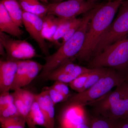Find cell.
<instances>
[{
    "mask_svg": "<svg viewBox=\"0 0 128 128\" xmlns=\"http://www.w3.org/2000/svg\"><path fill=\"white\" fill-rule=\"evenodd\" d=\"M39 0L43 2H45V3H48V0Z\"/></svg>",
    "mask_w": 128,
    "mask_h": 128,
    "instance_id": "cell-34",
    "label": "cell"
},
{
    "mask_svg": "<svg viewBox=\"0 0 128 128\" xmlns=\"http://www.w3.org/2000/svg\"><path fill=\"white\" fill-rule=\"evenodd\" d=\"M66 84L60 82L56 81L55 83L50 87L69 98L71 96L70 89Z\"/></svg>",
    "mask_w": 128,
    "mask_h": 128,
    "instance_id": "cell-29",
    "label": "cell"
},
{
    "mask_svg": "<svg viewBox=\"0 0 128 128\" xmlns=\"http://www.w3.org/2000/svg\"><path fill=\"white\" fill-rule=\"evenodd\" d=\"M66 0H51V3H56V2H58L64 1ZM85 0L89 1L92 2H96V0Z\"/></svg>",
    "mask_w": 128,
    "mask_h": 128,
    "instance_id": "cell-33",
    "label": "cell"
},
{
    "mask_svg": "<svg viewBox=\"0 0 128 128\" xmlns=\"http://www.w3.org/2000/svg\"><path fill=\"white\" fill-rule=\"evenodd\" d=\"M126 78H127V80H128V74H127V76H126Z\"/></svg>",
    "mask_w": 128,
    "mask_h": 128,
    "instance_id": "cell-36",
    "label": "cell"
},
{
    "mask_svg": "<svg viewBox=\"0 0 128 128\" xmlns=\"http://www.w3.org/2000/svg\"><path fill=\"white\" fill-rule=\"evenodd\" d=\"M35 99L39 104L44 120L45 128H54V105L45 90L38 94H35Z\"/></svg>",
    "mask_w": 128,
    "mask_h": 128,
    "instance_id": "cell-12",
    "label": "cell"
},
{
    "mask_svg": "<svg viewBox=\"0 0 128 128\" xmlns=\"http://www.w3.org/2000/svg\"><path fill=\"white\" fill-rule=\"evenodd\" d=\"M121 128H128V118L124 119L123 123Z\"/></svg>",
    "mask_w": 128,
    "mask_h": 128,
    "instance_id": "cell-32",
    "label": "cell"
},
{
    "mask_svg": "<svg viewBox=\"0 0 128 128\" xmlns=\"http://www.w3.org/2000/svg\"><path fill=\"white\" fill-rule=\"evenodd\" d=\"M0 43L4 48L7 60H30L36 55L33 46L27 41L12 39L6 33L1 32H0Z\"/></svg>",
    "mask_w": 128,
    "mask_h": 128,
    "instance_id": "cell-8",
    "label": "cell"
},
{
    "mask_svg": "<svg viewBox=\"0 0 128 128\" xmlns=\"http://www.w3.org/2000/svg\"><path fill=\"white\" fill-rule=\"evenodd\" d=\"M46 90L54 105L65 100H67L68 98L60 93L50 87L47 88Z\"/></svg>",
    "mask_w": 128,
    "mask_h": 128,
    "instance_id": "cell-27",
    "label": "cell"
},
{
    "mask_svg": "<svg viewBox=\"0 0 128 128\" xmlns=\"http://www.w3.org/2000/svg\"><path fill=\"white\" fill-rule=\"evenodd\" d=\"M43 65L34 60H30L29 66L26 74L22 80L19 88L28 86L41 73L43 68Z\"/></svg>",
    "mask_w": 128,
    "mask_h": 128,
    "instance_id": "cell-20",
    "label": "cell"
},
{
    "mask_svg": "<svg viewBox=\"0 0 128 128\" xmlns=\"http://www.w3.org/2000/svg\"><path fill=\"white\" fill-rule=\"evenodd\" d=\"M12 94L14 97V103L17 108L18 113L26 119L29 110L16 91H14V92Z\"/></svg>",
    "mask_w": 128,
    "mask_h": 128,
    "instance_id": "cell-25",
    "label": "cell"
},
{
    "mask_svg": "<svg viewBox=\"0 0 128 128\" xmlns=\"http://www.w3.org/2000/svg\"><path fill=\"white\" fill-rule=\"evenodd\" d=\"M88 68H112L127 76L128 73V34L107 46L88 62Z\"/></svg>",
    "mask_w": 128,
    "mask_h": 128,
    "instance_id": "cell-5",
    "label": "cell"
},
{
    "mask_svg": "<svg viewBox=\"0 0 128 128\" xmlns=\"http://www.w3.org/2000/svg\"><path fill=\"white\" fill-rule=\"evenodd\" d=\"M124 2H125L126 4H127L128 5V1H124Z\"/></svg>",
    "mask_w": 128,
    "mask_h": 128,
    "instance_id": "cell-35",
    "label": "cell"
},
{
    "mask_svg": "<svg viewBox=\"0 0 128 128\" xmlns=\"http://www.w3.org/2000/svg\"><path fill=\"white\" fill-rule=\"evenodd\" d=\"M43 19L42 34L44 39L51 41L60 21V18L48 14Z\"/></svg>",
    "mask_w": 128,
    "mask_h": 128,
    "instance_id": "cell-19",
    "label": "cell"
},
{
    "mask_svg": "<svg viewBox=\"0 0 128 128\" xmlns=\"http://www.w3.org/2000/svg\"><path fill=\"white\" fill-rule=\"evenodd\" d=\"M9 15L17 25L20 27L23 25V10L17 0H2Z\"/></svg>",
    "mask_w": 128,
    "mask_h": 128,
    "instance_id": "cell-17",
    "label": "cell"
},
{
    "mask_svg": "<svg viewBox=\"0 0 128 128\" xmlns=\"http://www.w3.org/2000/svg\"><path fill=\"white\" fill-rule=\"evenodd\" d=\"M124 120L110 118L93 113L89 118V124L90 128H121Z\"/></svg>",
    "mask_w": 128,
    "mask_h": 128,
    "instance_id": "cell-14",
    "label": "cell"
},
{
    "mask_svg": "<svg viewBox=\"0 0 128 128\" xmlns=\"http://www.w3.org/2000/svg\"><path fill=\"white\" fill-rule=\"evenodd\" d=\"M126 80V76L123 73L114 69L108 68L105 74L91 87L71 96L67 100L66 106L72 105L83 107L89 105Z\"/></svg>",
    "mask_w": 128,
    "mask_h": 128,
    "instance_id": "cell-4",
    "label": "cell"
},
{
    "mask_svg": "<svg viewBox=\"0 0 128 128\" xmlns=\"http://www.w3.org/2000/svg\"><path fill=\"white\" fill-rule=\"evenodd\" d=\"M15 90L16 91L18 92L23 102L29 111L32 105L35 100V94H34L29 91L22 88L17 89Z\"/></svg>",
    "mask_w": 128,
    "mask_h": 128,
    "instance_id": "cell-24",
    "label": "cell"
},
{
    "mask_svg": "<svg viewBox=\"0 0 128 128\" xmlns=\"http://www.w3.org/2000/svg\"><path fill=\"white\" fill-rule=\"evenodd\" d=\"M93 113L103 116L124 119L128 118V82H124L105 96L89 105Z\"/></svg>",
    "mask_w": 128,
    "mask_h": 128,
    "instance_id": "cell-3",
    "label": "cell"
},
{
    "mask_svg": "<svg viewBox=\"0 0 128 128\" xmlns=\"http://www.w3.org/2000/svg\"><path fill=\"white\" fill-rule=\"evenodd\" d=\"M76 128H90L89 125V121L87 122L81 124Z\"/></svg>",
    "mask_w": 128,
    "mask_h": 128,
    "instance_id": "cell-31",
    "label": "cell"
},
{
    "mask_svg": "<svg viewBox=\"0 0 128 128\" xmlns=\"http://www.w3.org/2000/svg\"><path fill=\"white\" fill-rule=\"evenodd\" d=\"M123 0H109L106 3L98 4L92 9L84 44L76 56V59L80 62H89L92 58L99 40L112 22Z\"/></svg>",
    "mask_w": 128,
    "mask_h": 128,
    "instance_id": "cell-1",
    "label": "cell"
},
{
    "mask_svg": "<svg viewBox=\"0 0 128 128\" xmlns=\"http://www.w3.org/2000/svg\"><path fill=\"white\" fill-rule=\"evenodd\" d=\"M82 19L76 18L71 19L60 18L58 28L50 42L59 47L60 41L64 35L75 25L81 23Z\"/></svg>",
    "mask_w": 128,
    "mask_h": 128,
    "instance_id": "cell-15",
    "label": "cell"
},
{
    "mask_svg": "<svg viewBox=\"0 0 128 128\" xmlns=\"http://www.w3.org/2000/svg\"><path fill=\"white\" fill-rule=\"evenodd\" d=\"M92 16V10L85 14L78 30L53 54L46 57L45 63L38 78L44 79L58 66L72 59H76L84 44L86 34Z\"/></svg>",
    "mask_w": 128,
    "mask_h": 128,
    "instance_id": "cell-2",
    "label": "cell"
},
{
    "mask_svg": "<svg viewBox=\"0 0 128 128\" xmlns=\"http://www.w3.org/2000/svg\"><path fill=\"white\" fill-rule=\"evenodd\" d=\"M22 22L27 32L36 42L42 53L46 57L50 55L48 45L43 36L42 18L23 11Z\"/></svg>",
    "mask_w": 128,
    "mask_h": 128,
    "instance_id": "cell-9",
    "label": "cell"
},
{
    "mask_svg": "<svg viewBox=\"0 0 128 128\" xmlns=\"http://www.w3.org/2000/svg\"><path fill=\"white\" fill-rule=\"evenodd\" d=\"M126 81H128V80H126Z\"/></svg>",
    "mask_w": 128,
    "mask_h": 128,
    "instance_id": "cell-37",
    "label": "cell"
},
{
    "mask_svg": "<svg viewBox=\"0 0 128 128\" xmlns=\"http://www.w3.org/2000/svg\"><path fill=\"white\" fill-rule=\"evenodd\" d=\"M108 68H98L92 69L88 74L86 82L82 92L89 89L98 82L105 74Z\"/></svg>",
    "mask_w": 128,
    "mask_h": 128,
    "instance_id": "cell-23",
    "label": "cell"
},
{
    "mask_svg": "<svg viewBox=\"0 0 128 128\" xmlns=\"http://www.w3.org/2000/svg\"><path fill=\"white\" fill-rule=\"evenodd\" d=\"M26 123V119L19 114L9 118H0L2 128H25Z\"/></svg>",
    "mask_w": 128,
    "mask_h": 128,
    "instance_id": "cell-21",
    "label": "cell"
},
{
    "mask_svg": "<svg viewBox=\"0 0 128 128\" xmlns=\"http://www.w3.org/2000/svg\"><path fill=\"white\" fill-rule=\"evenodd\" d=\"M30 60H18L17 70L10 90L14 91L19 88L20 84L27 72Z\"/></svg>",
    "mask_w": 128,
    "mask_h": 128,
    "instance_id": "cell-22",
    "label": "cell"
},
{
    "mask_svg": "<svg viewBox=\"0 0 128 128\" xmlns=\"http://www.w3.org/2000/svg\"><path fill=\"white\" fill-rule=\"evenodd\" d=\"M90 71L80 76L70 82L69 85L70 88L78 92H82L86 82L88 74Z\"/></svg>",
    "mask_w": 128,
    "mask_h": 128,
    "instance_id": "cell-26",
    "label": "cell"
},
{
    "mask_svg": "<svg viewBox=\"0 0 128 128\" xmlns=\"http://www.w3.org/2000/svg\"><path fill=\"white\" fill-rule=\"evenodd\" d=\"M92 69L78 65L75 70L72 72L52 76H48L46 77L44 80L59 81L66 84H70L80 76L90 71Z\"/></svg>",
    "mask_w": 128,
    "mask_h": 128,
    "instance_id": "cell-18",
    "label": "cell"
},
{
    "mask_svg": "<svg viewBox=\"0 0 128 128\" xmlns=\"http://www.w3.org/2000/svg\"><path fill=\"white\" fill-rule=\"evenodd\" d=\"M0 32L17 37L20 36L23 33L20 27L12 20L1 2H0Z\"/></svg>",
    "mask_w": 128,
    "mask_h": 128,
    "instance_id": "cell-13",
    "label": "cell"
},
{
    "mask_svg": "<svg viewBox=\"0 0 128 128\" xmlns=\"http://www.w3.org/2000/svg\"><path fill=\"white\" fill-rule=\"evenodd\" d=\"M14 98L12 94L9 92L0 93V110L14 103Z\"/></svg>",
    "mask_w": 128,
    "mask_h": 128,
    "instance_id": "cell-28",
    "label": "cell"
},
{
    "mask_svg": "<svg viewBox=\"0 0 128 128\" xmlns=\"http://www.w3.org/2000/svg\"><path fill=\"white\" fill-rule=\"evenodd\" d=\"M24 12L34 14L43 18L48 15L47 6L39 0H19L18 1Z\"/></svg>",
    "mask_w": 128,
    "mask_h": 128,
    "instance_id": "cell-16",
    "label": "cell"
},
{
    "mask_svg": "<svg viewBox=\"0 0 128 128\" xmlns=\"http://www.w3.org/2000/svg\"><path fill=\"white\" fill-rule=\"evenodd\" d=\"M120 7L116 19L99 40L92 58L101 53L107 46L114 43L128 34V5L123 1Z\"/></svg>",
    "mask_w": 128,
    "mask_h": 128,
    "instance_id": "cell-6",
    "label": "cell"
},
{
    "mask_svg": "<svg viewBox=\"0 0 128 128\" xmlns=\"http://www.w3.org/2000/svg\"><path fill=\"white\" fill-rule=\"evenodd\" d=\"M98 4L85 0H66L47 5L48 14L64 19L76 18L80 14H86L91 10Z\"/></svg>",
    "mask_w": 128,
    "mask_h": 128,
    "instance_id": "cell-7",
    "label": "cell"
},
{
    "mask_svg": "<svg viewBox=\"0 0 128 128\" xmlns=\"http://www.w3.org/2000/svg\"><path fill=\"white\" fill-rule=\"evenodd\" d=\"M82 107L67 105L60 118V122L62 128H76L78 125L89 121H86Z\"/></svg>",
    "mask_w": 128,
    "mask_h": 128,
    "instance_id": "cell-10",
    "label": "cell"
},
{
    "mask_svg": "<svg viewBox=\"0 0 128 128\" xmlns=\"http://www.w3.org/2000/svg\"><path fill=\"white\" fill-rule=\"evenodd\" d=\"M18 60H0V92H9L14 82L18 68Z\"/></svg>",
    "mask_w": 128,
    "mask_h": 128,
    "instance_id": "cell-11",
    "label": "cell"
},
{
    "mask_svg": "<svg viewBox=\"0 0 128 128\" xmlns=\"http://www.w3.org/2000/svg\"><path fill=\"white\" fill-rule=\"evenodd\" d=\"M18 114L17 108L13 103L0 110V118H9Z\"/></svg>",
    "mask_w": 128,
    "mask_h": 128,
    "instance_id": "cell-30",
    "label": "cell"
}]
</instances>
